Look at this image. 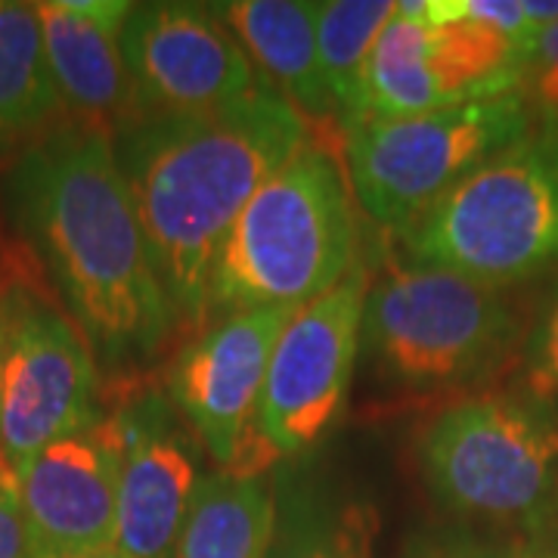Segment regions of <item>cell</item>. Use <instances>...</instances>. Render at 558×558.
I'll return each mask as SVG.
<instances>
[{
    "label": "cell",
    "mask_w": 558,
    "mask_h": 558,
    "mask_svg": "<svg viewBox=\"0 0 558 558\" xmlns=\"http://www.w3.org/2000/svg\"><path fill=\"white\" fill-rule=\"evenodd\" d=\"M7 202L94 360L112 373H134L159 357L178 319L121 174L116 140L62 121L13 165Z\"/></svg>",
    "instance_id": "obj_1"
},
{
    "label": "cell",
    "mask_w": 558,
    "mask_h": 558,
    "mask_svg": "<svg viewBox=\"0 0 558 558\" xmlns=\"http://www.w3.org/2000/svg\"><path fill=\"white\" fill-rule=\"evenodd\" d=\"M307 143V119L267 84L211 116L137 121L116 137L178 326L202 332L211 323V277L227 233Z\"/></svg>",
    "instance_id": "obj_2"
},
{
    "label": "cell",
    "mask_w": 558,
    "mask_h": 558,
    "mask_svg": "<svg viewBox=\"0 0 558 558\" xmlns=\"http://www.w3.org/2000/svg\"><path fill=\"white\" fill-rule=\"evenodd\" d=\"M354 190L323 146L307 143L245 205L211 277V319L299 311L357 267Z\"/></svg>",
    "instance_id": "obj_3"
},
{
    "label": "cell",
    "mask_w": 558,
    "mask_h": 558,
    "mask_svg": "<svg viewBox=\"0 0 558 558\" xmlns=\"http://www.w3.org/2000/svg\"><path fill=\"white\" fill-rule=\"evenodd\" d=\"M519 329L502 289L410 258L388 260L369 277L360 354L388 395L444 398L490 379Z\"/></svg>",
    "instance_id": "obj_4"
},
{
    "label": "cell",
    "mask_w": 558,
    "mask_h": 558,
    "mask_svg": "<svg viewBox=\"0 0 558 558\" xmlns=\"http://www.w3.org/2000/svg\"><path fill=\"white\" fill-rule=\"evenodd\" d=\"M416 462L453 519L531 534L558 515V418L524 385L447 403L418 432Z\"/></svg>",
    "instance_id": "obj_5"
},
{
    "label": "cell",
    "mask_w": 558,
    "mask_h": 558,
    "mask_svg": "<svg viewBox=\"0 0 558 558\" xmlns=\"http://www.w3.org/2000/svg\"><path fill=\"white\" fill-rule=\"evenodd\" d=\"M407 258L506 289L558 264V131L534 128L400 233Z\"/></svg>",
    "instance_id": "obj_6"
},
{
    "label": "cell",
    "mask_w": 558,
    "mask_h": 558,
    "mask_svg": "<svg viewBox=\"0 0 558 558\" xmlns=\"http://www.w3.org/2000/svg\"><path fill=\"white\" fill-rule=\"evenodd\" d=\"M344 128V171L363 215L407 233L484 161L534 131L515 94L459 102L410 119H357Z\"/></svg>",
    "instance_id": "obj_7"
},
{
    "label": "cell",
    "mask_w": 558,
    "mask_h": 558,
    "mask_svg": "<svg viewBox=\"0 0 558 558\" xmlns=\"http://www.w3.org/2000/svg\"><path fill=\"white\" fill-rule=\"evenodd\" d=\"M366 289L369 270L357 264L286 323L255 413V444L267 457H299L339 418L360 360Z\"/></svg>",
    "instance_id": "obj_8"
},
{
    "label": "cell",
    "mask_w": 558,
    "mask_h": 558,
    "mask_svg": "<svg viewBox=\"0 0 558 558\" xmlns=\"http://www.w3.org/2000/svg\"><path fill=\"white\" fill-rule=\"evenodd\" d=\"M137 121L196 119L220 112L260 87L218 7L134 3L121 32Z\"/></svg>",
    "instance_id": "obj_9"
},
{
    "label": "cell",
    "mask_w": 558,
    "mask_h": 558,
    "mask_svg": "<svg viewBox=\"0 0 558 558\" xmlns=\"http://www.w3.org/2000/svg\"><path fill=\"white\" fill-rule=\"evenodd\" d=\"M97 360L81 329L38 295L22 301L0 385V459L20 469L97 422Z\"/></svg>",
    "instance_id": "obj_10"
},
{
    "label": "cell",
    "mask_w": 558,
    "mask_h": 558,
    "mask_svg": "<svg viewBox=\"0 0 558 558\" xmlns=\"http://www.w3.org/2000/svg\"><path fill=\"white\" fill-rule=\"evenodd\" d=\"M292 314L264 307L211 319L171 366V403L220 472H240L242 453H255L260 388Z\"/></svg>",
    "instance_id": "obj_11"
},
{
    "label": "cell",
    "mask_w": 558,
    "mask_h": 558,
    "mask_svg": "<svg viewBox=\"0 0 558 558\" xmlns=\"http://www.w3.org/2000/svg\"><path fill=\"white\" fill-rule=\"evenodd\" d=\"M106 425L119 450L116 549L131 558H174L202 481L196 435L159 391L121 400Z\"/></svg>",
    "instance_id": "obj_12"
},
{
    "label": "cell",
    "mask_w": 558,
    "mask_h": 558,
    "mask_svg": "<svg viewBox=\"0 0 558 558\" xmlns=\"http://www.w3.org/2000/svg\"><path fill=\"white\" fill-rule=\"evenodd\" d=\"M28 558H84L116 546L119 450L106 418L16 469Z\"/></svg>",
    "instance_id": "obj_13"
},
{
    "label": "cell",
    "mask_w": 558,
    "mask_h": 558,
    "mask_svg": "<svg viewBox=\"0 0 558 558\" xmlns=\"http://www.w3.org/2000/svg\"><path fill=\"white\" fill-rule=\"evenodd\" d=\"M50 75L62 109L84 128L119 137L137 124L134 87L121 32L134 3L124 0H44L35 3Z\"/></svg>",
    "instance_id": "obj_14"
},
{
    "label": "cell",
    "mask_w": 558,
    "mask_h": 558,
    "mask_svg": "<svg viewBox=\"0 0 558 558\" xmlns=\"http://www.w3.org/2000/svg\"><path fill=\"white\" fill-rule=\"evenodd\" d=\"M218 13L248 60L258 62L264 75L274 81L270 87L292 102L304 119H326L336 112L319 75V3L236 0L220 3Z\"/></svg>",
    "instance_id": "obj_15"
},
{
    "label": "cell",
    "mask_w": 558,
    "mask_h": 558,
    "mask_svg": "<svg viewBox=\"0 0 558 558\" xmlns=\"http://www.w3.org/2000/svg\"><path fill=\"white\" fill-rule=\"evenodd\" d=\"M277 494L264 475H202L174 558H267Z\"/></svg>",
    "instance_id": "obj_16"
},
{
    "label": "cell",
    "mask_w": 558,
    "mask_h": 558,
    "mask_svg": "<svg viewBox=\"0 0 558 558\" xmlns=\"http://www.w3.org/2000/svg\"><path fill=\"white\" fill-rule=\"evenodd\" d=\"M277 515L267 558H373L376 512L292 475L274 487Z\"/></svg>",
    "instance_id": "obj_17"
},
{
    "label": "cell",
    "mask_w": 558,
    "mask_h": 558,
    "mask_svg": "<svg viewBox=\"0 0 558 558\" xmlns=\"http://www.w3.org/2000/svg\"><path fill=\"white\" fill-rule=\"evenodd\" d=\"M62 112L35 3L0 0V146L40 140Z\"/></svg>",
    "instance_id": "obj_18"
},
{
    "label": "cell",
    "mask_w": 558,
    "mask_h": 558,
    "mask_svg": "<svg viewBox=\"0 0 558 558\" xmlns=\"http://www.w3.org/2000/svg\"><path fill=\"white\" fill-rule=\"evenodd\" d=\"M435 109L447 106L425 62L422 3H398V16L388 22L366 62L357 119H410Z\"/></svg>",
    "instance_id": "obj_19"
},
{
    "label": "cell",
    "mask_w": 558,
    "mask_h": 558,
    "mask_svg": "<svg viewBox=\"0 0 558 558\" xmlns=\"http://www.w3.org/2000/svg\"><path fill=\"white\" fill-rule=\"evenodd\" d=\"M398 16L395 0H332L319 3L317 50L323 87L341 124L360 116V94L366 62L373 57L381 32Z\"/></svg>",
    "instance_id": "obj_20"
},
{
    "label": "cell",
    "mask_w": 558,
    "mask_h": 558,
    "mask_svg": "<svg viewBox=\"0 0 558 558\" xmlns=\"http://www.w3.org/2000/svg\"><path fill=\"white\" fill-rule=\"evenodd\" d=\"M519 97L539 131H558V22L549 25L521 62Z\"/></svg>",
    "instance_id": "obj_21"
},
{
    "label": "cell",
    "mask_w": 558,
    "mask_h": 558,
    "mask_svg": "<svg viewBox=\"0 0 558 558\" xmlns=\"http://www.w3.org/2000/svg\"><path fill=\"white\" fill-rule=\"evenodd\" d=\"M524 388L558 418V295L524 341Z\"/></svg>",
    "instance_id": "obj_22"
},
{
    "label": "cell",
    "mask_w": 558,
    "mask_h": 558,
    "mask_svg": "<svg viewBox=\"0 0 558 558\" xmlns=\"http://www.w3.org/2000/svg\"><path fill=\"white\" fill-rule=\"evenodd\" d=\"M400 558H527L515 543L469 534V531H432L410 539Z\"/></svg>",
    "instance_id": "obj_23"
},
{
    "label": "cell",
    "mask_w": 558,
    "mask_h": 558,
    "mask_svg": "<svg viewBox=\"0 0 558 558\" xmlns=\"http://www.w3.org/2000/svg\"><path fill=\"white\" fill-rule=\"evenodd\" d=\"M0 558H28V534L20 499L10 484L0 481Z\"/></svg>",
    "instance_id": "obj_24"
},
{
    "label": "cell",
    "mask_w": 558,
    "mask_h": 558,
    "mask_svg": "<svg viewBox=\"0 0 558 558\" xmlns=\"http://www.w3.org/2000/svg\"><path fill=\"white\" fill-rule=\"evenodd\" d=\"M84 558H131V556H124L121 549H116V546H109V549H100V553H90V556H84Z\"/></svg>",
    "instance_id": "obj_25"
},
{
    "label": "cell",
    "mask_w": 558,
    "mask_h": 558,
    "mask_svg": "<svg viewBox=\"0 0 558 558\" xmlns=\"http://www.w3.org/2000/svg\"><path fill=\"white\" fill-rule=\"evenodd\" d=\"M553 558H558V556H553Z\"/></svg>",
    "instance_id": "obj_26"
}]
</instances>
